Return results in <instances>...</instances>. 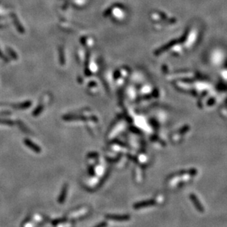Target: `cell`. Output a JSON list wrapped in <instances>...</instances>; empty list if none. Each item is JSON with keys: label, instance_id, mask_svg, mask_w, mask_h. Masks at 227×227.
Segmentation results:
<instances>
[{"label": "cell", "instance_id": "obj_3", "mask_svg": "<svg viewBox=\"0 0 227 227\" xmlns=\"http://www.w3.org/2000/svg\"><path fill=\"white\" fill-rule=\"evenodd\" d=\"M156 202L153 200H150V201H145L144 202H139V203H136L134 205V208L135 209H141V208H145L147 207H150V206L154 205Z\"/></svg>", "mask_w": 227, "mask_h": 227}, {"label": "cell", "instance_id": "obj_4", "mask_svg": "<svg viewBox=\"0 0 227 227\" xmlns=\"http://www.w3.org/2000/svg\"><path fill=\"white\" fill-rule=\"evenodd\" d=\"M66 192H67V188H66V187H64L63 189V191H62L61 192V195L60 198H59V200H58L59 203H63V202L65 198H66Z\"/></svg>", "mask_w": 227, "mask_h": 227}, {"label": "cell", "instance_id": "obj_2", "mask_svg": "<svg viewBox=\"0 0 227 227\" xmlns=\"http://www.w3.org/2000/svg\"><path fill=\"white\" fill-rule=\"evenodd\" d=\"M189 197H190L191 200H192V203H193V204L195 205V207H196V209H197L199 212L204 211V209H203V205L200 203V201H199V200L198 199V198L196 197V196H195L194 194H191Z\"/></svg>", "mask_w": 227, "mask_h": 227}, {"label": "cell", "instance_id": "obj_5", "mask_svg": "<svg viewBox=\"0 0 227 227\" xmlns=\"http://www.w3.org/2000/svg\"><path fill=\"white\" fill-rule=\"evenodd\" d=\"M0 123H4V124H10L11 122H8L6 121V120H0Z\"/></svg>", "mask_w": 227, "mask_h": 227}, {"label": "cell", "instance_id": "obj_1", "mask_svg": "<svg viewBox=\"0 0 227 227\" xmlns=\"http://www.w3.org/2000/svg\"><path fill=\"white\" fill-rule=\"evenodd\" d=\"M106 218L111 221H125L130 219V216L128 215H115V214H108L106 215Z\"/></svg>", "mask_w": 227, "mask_h": 227}, {"label": "cell", "instance_id": "obj_7", "mask_svg": "<svg viewBox=\"0 0 227 227\" xmlns=\"http://www.w3.org/2000/svg\"><path fill=\"white\" fill-rule=\"evenodd\" d=\"M0 58H2L5 59V58L4 57V55L2 54V52H0Z\"/></svg>", "mask_w": 227, "mask_h": 227}, {"label": "cell", "instance_id": "obj_6", "mask_svg": "<svg viewBox=\"0 0 227 227\" xmlns=\"http://www.w3.org/2000/svg\"><path fill=\"white\" fill-rule=\"evenodd\" d=\"M106 226V224L105 223H102V224H100L99 225L97 226L96 227H105Z\"/></svg>", "mask_w": 227, "mask_h": 227}]
</instances>
